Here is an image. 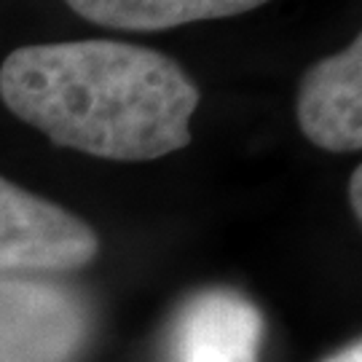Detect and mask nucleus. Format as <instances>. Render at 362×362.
I'll use <instances>...</instances> for the list:
<instances>
[{"mask_svg": "<svg viewBox=\"0 0 362 362\" xmlns=\"http://www.w3.org/2000/svg\"><path fill=\"white\" fill-rule=\"evenodd\" d=\"M298 127L330 153L362 148V38L306 70L296 103Z\"/></svg>", "mask_w": 362, "mask_h": 362, "instance_id": "5", "label": "nucleus"}, {"mask_svg": "<svg viewBox=\"0 0 362 362\" xmlns=\"http://www.w3.org/2000/svg\"><path fill=\"white\" fill-rule=\"evenodd\" d=\"M73 13L110 30H169V27L247 13L269 0H65Z\"/></svg>", "mask_w": 362, "mask_h": 362, "instance_id": "6", "label": "nucleus"}, {"mask_svg": "<svg viewBox=\"0 0 362 362\" xmlns=\"http://www.w3.org/2000/svg\"><path fill=\"white\" fill-rule=\"evenodd\" d=\"M0 100L59 148L153 161L191 145L202 94L167 54L121 40H59L8 54Z\"/></svg>", "mask_w": 362, "mask_h": 362, "instance_id": "1", "label": "nucleus"}, {"mask_svg": "<svg viewBox=\"0 0 362 362\" xmlns=\"http://www.w3.org/2000/svg\"><path fill=\"white\" fill-rule=\"evenodd\" d=\"M100 252L86 220L0 177V276H54L89 266Z\"/></svg>", "mask_w": 362, "mask_h": 362, "instance_id": "3", "label": "nucleus"}, {"mask_svg": "<svg viewBox=\"0 0 362 362\" xmlns=\"http://www.w3.org/2000/svg\"><path fill=\"white\" fill-rule=\"evenodd\" d=\"M91 309L49 276H0V362H78Z\"/></svg>", "mask_w": 362, "mask_h": 362, "instance_id": "2", "label": "nucleus"}, {"mask_svg": "<svg viewBox=\"0 0 362 362\" xmlns=\"http://www.w3.org/2000/svg\"><path fill=\"white\" fill-rule=\"evenodd\" d=\"M266 320L236 290L212 287L182 300L169 322L164 362H260Z\"/></svg>", "mask_w": 362, "mask_h": 362, "instance_id": "4", "label": "nucleus"}, {"mask_svg": "<svg viewBox=\"0 0 362 362\" xmlns=\"http://www.w3.org/2000/svg\"><path fill=\"white\" fill-rule=\"evenodd\" d=\"M322 362H362V344L360 341H354V344L344 346V349L336 351V354L325 357Z\"/></svg>", "mask_w": 362, "mask_h": 362, "instance_id": "8", "label": "nucleus"}, {"mask_svg": "<svg viewBox=\"0 0 362 362\" xmlns=\"http://www.w3.org/2000/svg\"><path fill=\"white\" fill-rule=\"evenodd\" d=\"M349 204L354 209V218H362V167H357L351 172L349 180Z\"/></svg>", "mask_w": 362, "mask_h": 362, "instance_id": "7", "label": "nucleus"}]
</instances>
